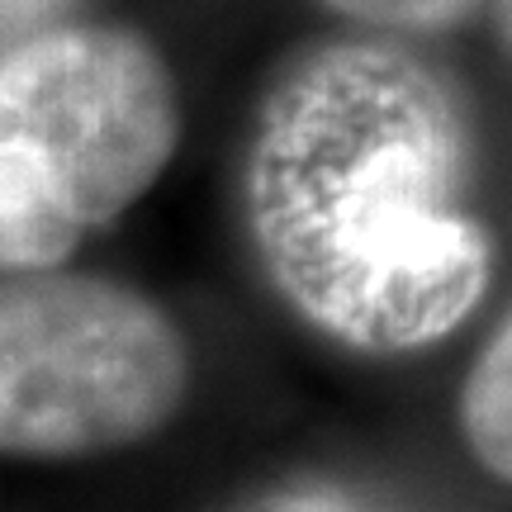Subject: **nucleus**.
Masks as SVG:
<instances>
[{
  "instance_id": "nucleus-1",
  "label": "nucleus",
  "mask_w": 512,
  "mask_h": 512,
  "mask_svg": "<svg viewBox=\"0 0 512 512\" xmlns=\"http://www.w3.org/2000/svg\"><path fill=\"white\" fill-rule=\"evenodd\" d=\"M247 214L275 290L356 351L427 347L489 285L465 114L399 48L337 43L275 86L252 143Z\"/></svg>"
},
{
  "instance_id": "nucleus-2",
  "label": "nucleus",
  "mask_w": 512,
  "mask_h": 512,
  "mask_svg": "<svg viewBox=\"0 0 512 512\" xmlns=\"http://www.w3.org/2000/svg\"><path fill=\"white\" fill-rule=\"evenodd\" d=\"M190 389V347L147 294L100 275L0 280V451L105 456L157 437Z\"/></svg>"
},
{
  "instance_id": "nucleus-3",
  "label": "nucleus",
  "mask_w": 512,
  "mask_h": 512,
  "mask_svg": "<svg viewBox=\"0 0 512 512\" xmlns=\"http://www.w3.org/2000/svg\"><path fill=\"white\" fill-rule=\"evenodd\" d=\"M162 57L119 29H62L0 57V214L91 228L143 195L176 152Z\"/></svg>"
},
{
  "instance_id": "nucleus-4",
  "label": "nucleus",
  "mask_w": 512,
  "mask_h": 512,
  "mask_svg": "<svg viewBox=\"0 0 512 512\" xmlns=\"http://www.w3.org/2000/svg\"><path fill=\"white\" fill-rule=\"evenodd\" d=\"M460 437H465V451L498 484H512V323L484 347L475 370L465 375Z\"/></svg>"
},
{
  "instance_id": "nucleus-5",
  "label": "nucleus",
  "mask_w": 512,
  "mask_h": 512,
  "mask_svg": "<svg viewBox=\"0 0 512 512\" xmlns=\"http://www.w3.org/2000/svg\"><path fill=\"white\" fill-rule=\"evenodd\" d=\"M76 247L72 228L57 223H34V219H10L0 214V266H24V271H43L57 266L62 256Z\"/></svg>"
},
{
  "instance_id": "nucleus-6",
  "label": "nucleus",
  "mask_w": 512,
  "mask_h": 512,
  "mask_svg": "<svg viewBox=\"0 0 512 512\" xmlns=\"http://www.w3.org/2000/svg\"><path fill=\"white\" fill-rule=\"evenodd\" d=\"M337 10L361 15L370 24H408V29H432L460 19L475 0H332Z\"/></svg>"
},
{
  "instance_id": "nucleus-7",
  "label": "nucleus",
  "mask_w": 512,
  "mask_h": 512,
  "mask_svg": "<svg viewBox=\"0 0 512 512\" xmlns=\"http://www.w3.org/2000/svg\"><path fill=\"white\" fill-rule=\"evenodd\" d=\"M53 0H0V38L10 34V29H19L24 19H34V15H43Z\"/></svg>"
},
{
  "instance_id": "nucleus-8",
  "label": "nucleus",
  "mask_w": 512,
  "mask_h": 512,
  "mask_svg": "<svg viewBox=\"0 0 512 512\" xmlns=\"http://www.w3.org/2000/svg\"><path fill=\"white\" fill-rule=\"evenodd\" d=\"M498 24H503V38L512 48V0H498Z\"/></svg>"
}]
</instances>
